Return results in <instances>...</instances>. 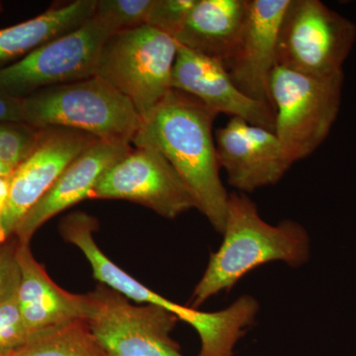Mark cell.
<instances>
[{"mask_svg":"<svg viewBox=\"0 0 356 356\" xmlns=\"http://www.w3.org/2000/svg\"><path fill=\"white\" fill-rule=\"evenodd\" d=\"M217 116L193 96L172 89L143 121L132 144L163 154L191 191L196 209L222 234L229 194L220 177L213 133Z\"/></svg>","mask_w":356,"mask_h":356,"instance_id":"cell-1","label":"cell"},{"mask_svg":"<svg viewBox=\"0 0 356 356\" xmlns=\"http://www.w3.org/2000/svg\"><path fill=\"white\" fill-rule=\"evenodd\" d=\"M222 241L191 295L198 309L222 292H229L250 271L268 262H284L298 268L310 259L311 240L299 222L284 220L270 225L259 215L257 204L245 193H231Z\"/></svg>","mask_w":356,"mask_h":356,"instance_id":"cell-2","label":"cell"},{"mask_svg":"<svg viewBox=\"0 0 356 356\" xmlns=\"http://www.w3.org/2000/svg\"><path fill=\"white\" fill-rule=\"evenodd\" d=\"M97 229V220L83 212L67 215L60 225L63 238L81 250L96 280L137 303L161 307L191 325L200 339L197 356H235L236 344L259 314V304L254 297L243 295L216 312L179 305L145 286L115 264L96 243L93 235Z\"/></svg>","mask_w":356,"mask_h":356,"instance_id":"cell-3","label":"cell"},{"mask_svg":"<svg viewBox=\"0 0 356 356\" xmlns=\"http://www.w3.org/2000/svg\"><path fill=\"white\" fill-rule=\"evenodd\" d=\"M25 123L72 129L99 140L132 143L143 119L133 103L98 76L42 89L23 98Z\"/></svg>","mask_w":356,"mask_h":356,"instance_id":"cell-4","label":"cell"},{"mask_svg":"<svg viewBox=\"0 0 356 356\" xmlns=\"http://www.w3.org/2000/svg\"><path fill=\"white\" fill-rule=\"evenodd\" d=\"M343 81V74L315 76L274 67L269 83L274 133L292 165L327 140L341 109Z\"/></svg>","mask_w":356,"mask_h":356,"instance_id":"cell-5","label":"cell"},{"mask_svg":"<svg viewBox=\"0 0 356 356\" xmlns=\"http://www.w3.org/2000/svg\"><path fill=\"white\" fill-rule=\"evenodd\" d=\"M177 54V40L151 26H140L107 40L95 76L128 97L144 121L172 90Z\"/></svg>","mask_w":356,"mask_h":356,"instance_id":"cell-6","label":"cell"},{"mask_svg":"<svg viewBox=\"0 0 356 356\" xmlns=\"http://www.w3.org/2000/svg\"><path fill=\"white\" fill-rule=\"evenodd\" d=\"M356 24L320 0H290L278 33L276 65L315 76L343 74Z\"/></svg>","mask_w":356,"mask_h":356,"instance_id":"cell-7","label":"cell"},{"mask_svg":"<svg viewBox=\"0 0 356 356\" xmlns=\"http://www.w3.org/2000/svg\"><path fill=\"white\" fill-rule=\"evenodd\" d=\"M86 322L110 356H185L172 337L177 316L153 304L135 305L104 284L86 294Z\"/></svg>","mask_w":356,"mask_h":356,"instance_id":"cell-8","label":"cell"},{"mask_svg":"<svg viewBox=\"0 0 356 356\" xmlns=\"http://www.w3.org/2000/svg\"><path fill=\"white\" fill-rule=\"evenodd\" d=\"M115 32L93 14L81 27L0 70V90L25 98L42 89L95 76L98 60Z\"/></svg>","mask_w":356,"mask_h":356,"instance_id":"cell-9","label":"cell"},{"mask_svg":"<svg viewBox=\"0 0 356 356\" xmlns=\"http://www.w3.org/2000/svg\"><path fill=\"white\" fill-rule=\"evenodd\" d=\"M90 199H119L140 204L168 220L195 208L191 191L158 149L136 147L103 173Z\"/></svg>","mask_w":356,"mask_h":356,"instance_id":"cell-10","label":"cell"},{"mask_svg":"<svg viewBox=\"0 0 356 356\" xmlns=\"http://www.w3.org/2000/svg\"><path fill=\"white\" fill-rule=\"evenodd\" d=\"M90 134L72 129H42L36 149L16 168L0 217V245L14 236L27 213L41 200L67 166L97 142Z\"/></svg>","mask_w":356,"mask_h":356,"instance_id":"cell-11","label":"cell"},{"mask_svg":"<svg viewBox=\"0 0 356 356\" xmlns=\"http://www.w3.org/2000/svg\"><path fill=\"white\" fill-rule=\"evenodd\" d=\"M218 161L241 193L277 184L292 163L273 131L236 117L215 132Z\"/></svg>","mask_w":356,"mask_h":356,"instance_id":"cell-12","label":"cell"},{"mask_svg":"<svg viewBox=\"0 0 356 356\" xmlns=\"http://www.w3.org/2000/svg\"><path fill=\"white\" fill-rule=\"evenodd\" d=\"M172 89L193 96L215 114H227L274 132L275 112L269 103L243 93L224 64L177 43Z\"/></svg>","mask_w":356,"mask_h":356,"instance_id":"cell-13","label":"cell"},{"mask_svg":"<svg viewBox=\"0 0 356 356\" xmlns=\"http://www.w3.org/2000/svg\"><path fill=\"white\" fill-rule=\"evenodd\" d=\"M289 3L290 0H248L240 39L225 64L243 93L271 106L269 83L276 65L281 20Z\"/></svg>","mask_w":356,"mask_h":356,"instance_id":"cell-14","label":"cell"},{"mask_svg":"<svg viewBox=\"0 0 356 356\" xmlns=\"http://www.w3.org/2000/svg\"><path fill=\"white\" fill-rule=\"evenodd\" d=\"M131 143L98 140L79 158L74 159L57 181L49 189L15 229L14 236L21 243L29 245L32 236L51 218L86 199H90L103 173L125 158Z\"/></svg>","mask_w":356,"mask_h":356,"instance_id":"cell-15","label":"cell"},{"mask_svg":"<svg viewBox=\"0 0 356 356\" xmlns=\"http://www.w3.org/2000/svg\"><path fill=\"white\" fill-rule=\"evenodd\" d=\"M17 261L20 283L16 298L26 327L33 334L86 318V294H74L56 284L27 243L18 245Z\"/></svg>","mask_w":356,"mask_h":356,"instance_id":"cell-16","label":"cell"},{"mask_svg":"<svg viewBox=\"0 0 356 356\" xmlns=\"http://www.w3.org/2000/svg\"><path fill=\"white\" fill-rule=\"evenodd\" d=\"M248 0H196L177 43L226 64L240 39Z\"/></svg>","mask_w":356,"mask_h":356,"instance_id":"cell-17","label":"cell"},{"mask_svg":"<svg viewBox=\"0 0 356 356\" xmlns=\"http://www.w3.org/2000/svg\"><path fill=\"white\" fill-rule=\"evenodd\" d=\"M96 0H76L51 7L37 17L0 29V70L39 47L81 27L95 14Z\"/></svg>","mask_w":356,"mask_h":356,"instance_id":"cell-18","label":"cell"},{"mask_svg":"<svg viewBox=\"0 0 356 356\" xmlns=\"http://www.w3.org/2000/svg\"><path fill=\"white\" fill-rule=\"evenodd\" d=\"M10 356H110L93 336L86 318L33 334Z\"/></svg>","mask_w":356,"mask_h":356,"instance_id":"cell-19","label":"cell"},{"mask_svg":"<svg viewBox=\"0 0 356 356\" xmlns=\"http://www.w3.org/2000/svg\"><path fill=\"white\" fill-rule=\"evenodd\" d=\"M42 129L25 122L0 120V161L17 168L38 146Z\"/></svg>","mask_w":356,"mask_h":356,"instance_id":"cell-20","label":"cell"},{"mask_svg":"<svg viewBox=\"0 0 356 356\" xmlns=\"http://www.w3.org/2000/svg\"><path fill=\"white\" fill-rule=\"evenodd\" d=\"M154 0H96L95 15L116 33L147 25Z\"/></svg>","mask_w":356,"mask_h":356,"instance_id":"cell-21","label":"cell"},{"mask_svg":"<svg viewBox=\"0 0 356 356\" xmlns=\"http://www.w3.org/2000/svg\"><path fill=\"white\" fill-rule=\"evenodd\" d=\"M32 336L21 316L16 294L0 302V355H13Z\"/></svg>","mask_w":356,"mask_h":356,"instance_id":"cell-22","label":"cell"},{"mask_svg":"<svg viewBox=\"0 0 356 356\" xmlns=\"http://www.w3.org/2000/svg\"><path fill=\"white\" fill-rule=\"evenodd\" d=\"M196 0H154L147 25L177 38Z\"/></svg>","mask_w":356,"mask_h":356,"instance_id":"cell-23","label":"cell"},{"mask_svg":"<svg viewBox=\"0 0 356 356\" xmlns=\"http://www.w3.org/2000/svg\"><path fill=\"white\" fill-rule=\"evenodd\" d=\"M17 238L0 245V302L17 293L20 283V268L17 261Z\"/></svg>","mask_w":356,"mask_h":356,"instance_id":"cell-24","label":"cell"},{"mask_svg":"<svg viewBox=\"0 0 356 356\" xmlns=\"http://www.w3.org/2000/svg\"><path fill=\"white\" fill-rule=\"evenodd\" d=\"M23 98L14 97L0 90V120L24 122Z\"/></svg>","mask_w":356,"mask_h":356,"instance_id":"cell-25","label":"cell"},{"mask_svg":"<svg viewBox=\"0 0 356 356\" xmlns=\"http://www.w3.org/2000/svg\"><path fill=\"white\" fill-rule=\"evenodd\" d=\"M11 177L13 175L0 177V205L6 206L9 191H10Z\"/></svg>","mask_w":356,"mask_h":356,"instance_id":"cell-26","label":"cell"},{"mask_svg":"<svg viewBox=\"0 0 356 356\" xmlns=\"http://www.w3.org/2000/svg\"><path fill=\"white\" fill-rule=\"evenodd\" d=\"M16 168L13 166L6 165V163L0 161V177H9L13 175Z\"/></svg>","mask_w":356,"mask_h":356,"instance_id":"cell-27","label":"cell"},{"mask_svg":"<svg viewBox=\"0 0 356 356\" xmlns=\"http://www.w3.org/2000/svg\"><path fill=\"white\" fill-rule=\"evenodd\" d=\"M4 206L0 205V217H1L2 211H3Z\"/></svg>","mask_w":356,"mask_h":356,"instance_id":"cell-28","label":"cell"},{"mask_svg":"<svg viewBox=\"0 0 356 356\" xmlns=\"http://www.w3.org/2000/svg\"><path fill=\"white\" fill-rule=\"evenodd\" d=\"M2 10H3V6H2V2L0 1V13H2Z\"/></svg>","mask_w":356,"mask_h":356,"instance_id":"cell-29","label":"cell"},{"mask_svg":"<svg viewBox=\"0 0 356 356\" xmlns=\"http://www.w3.org/2000/svg\"><path fill=\"white\" fill-rule=\"evenodd\" d=\"M0 356H10V355H0Z\"/></svg>","mask_w":356,"mask_h":356,"instance_id":"cell-30","label":"cell"}]
</instances>
